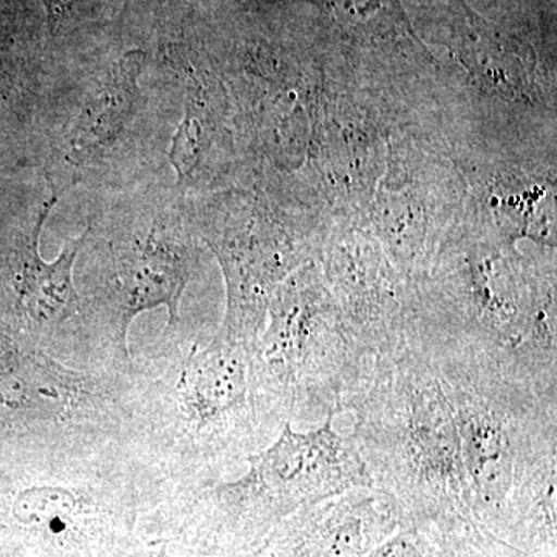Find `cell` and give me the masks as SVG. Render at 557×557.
Listing matches in <instances>:
<instances>
[{
    "instance_id": "cell-8",
    "label": "cell",
    "mask_w": 557,
    "mask_h": 557,
    "mask_svg": "<svg viewBox=\"0 0 557 557\" xmlns=\"http://www.w3.org/2000/svg\"><path fill=\"white\" fill-rule=\"evenodd\" d=\"M226 284V311L219 332L256 347L278 285L313 255L306 234L269 211H228L200 226Z\"/></svg>"
},
{
    "instance_id": "cell-13",
    "label": "cell",
    "mask_w": 557,
    "mask_h": 557,
    "mask_svg": "<svg viewBox=\"0 0 557 557\" xmlns=\"http://www.w3.org/2000/svg\"><path fill=\"white\" fill-rule=\"evenodd\" d=\"M333 13L347 30L358 35H408L413 38L399 0H330Z\"/></svg>"
},
{
    "instance_id": "cell-10",
    "label": "cell",
    "mask_w": 557,
    "mask_h": 557,
    "mask_svg": "<svg viewBox=\"0 0 557 557\" xmlns=\"http://www.w3.org/2000/svg\"><path fill=\"white\" fill-rule=\"evenodd\" d=\"M401 525L397 505L375 486L307 505L269 534L258 557H368Z\"/></svg>"
},
{
    "instance_id": "cell-2",
    "label": "cell",
    "mask_w": 557,
    "mask_h": 557,
    "mask_svg": "<svg viewBox=\"0 0 557 557\" xmlns=\"http://www.w3.org/2000/svg\"><path fill=\"white\" fill-rule=\"evenodd\" d=\"M251 350L219 332L190 336L182 321L131 376L129 437L172 485L225 479L270 442L249 373Z\"/></svg>"
},
{
    "instance_id": "cell-3",
    "label": "cell",
    "mask_w": 557,
    "mask_h": 557,
    "mask_svg": "<svg viewBox=\"0 0 557 557\" xmlns=\"http://www.w3.org/2000/svg\"><path fill=\"white\" fill-rule=\"evenodd\" d=\"M350 438L401 525L474 527L460 438L437 370L413 344L373 358ZM479 530V528H478Z\"/></svg>"
},
{
    "instance_id": "cell-12",
    "label": "cell",
    "mask_w": 557,
    "mask_h": 557,
    "mask_svg": "<svg viewBox=\"0 0 557 557\" xmlns=\"http://www.w3.org/2000/svg\"><path fill=\"white\" fill-rule=\"evenodd\" d=\"M145 62L143 51L123 54L91 90L69 139L67 159L76 166L100 159L129 127L137 113L138 76Z\"/></svg>"
},
{
    "instance_id": "cell-7",
    "label": "cell",
    "mask_w": 557,
    "mask_h": 557,
    "mask_svg": "<svg viewBox=\"0 0 557 557\" xmlns=\"http://www.w3.org/2000/svg\"><path fill=\"white\" fill-rule=\"evenodd\" d=\"M131 376L73 368L0 325V437L90 429L131 438Z\"/></svg>"
},
{
    "instance_id": "cell-1",
    "label": "cell",
    "mask_w": 557,
    "mask_h": 557,
    "mask_svg": "<svg viewBox=\"0 0 557 557\" xmlns=\"http://www.w3.org/2000/svg\"><path fill=\"white\" fill-rule=\"evenodd\" d=\"M448 398L483 533L534 557H557V398L445 351L424 354Z\"/></svg>"
},
{
    "instance_id": "cell-4",
    "label": "cell",
    "mask_w": 557,
    "mask_h": 557,
    "mask_svg": "<svg viewBox=\"0 0 557 557\" xmlns=\"http://www.w3.org/2000/svg\"><path fill=\"white\" fill-rule=\"evenodd\" d=\"M249 359L256 405L270 434L350 412L373 357L359 346L313 265L285 278Z\"/></svg>"
},
{
    "instance_id": "cell-6",
    "label": "cell",
    "mask_w": 557,
    "mask_h": 557,
    "mask_svg": "<svg viewBox=\"0 0 557 557\" xmlns=\"http://www.w3.org/2000/svg\"><path fill=\"white\" fill-rule=\"evenodd\" d=\"M108 276L94 295L83 296L84 324L95 368L132 375V322L166 307L174 327L183 293L199 265L200 247L177 211L149 209L113 223L106 239Z\"/></svg>"
},
{
    "instance_id": "cell-9",
    "label": "cell",
    "mask_w": 557,
    "mask_h": 557,
    "mask_svg": "<svg viewBox=\"0 0 557 557\" xmlns=\"http://www.w3.org/2000/svg\"><path fill=\"white\" fill-rule=\"evenodd\" d=\"M57 201L58 193L53 190L30 225L13 231L3 256L2 287L9 314L5 327L60 361L62 341L69 351L70 344L76 341L81 354L87 355L90 369L95 370L84 324V299L73 282V269L86 248L90 225L79 237L70 239L53 262H46L39 252L40 233Z\"/></svg>"
},
{
    "instance_id": "cell-5",
    "label": "cell",
    "mask_w": 557,
    "mask_h": 557,
    "mask_svg": "<svg viewBox=\"0 0 557 557\" xmlns=\"http://www.w3.org/2000/svg\"><path fill=\"white\" fill-rule=\"evenodd\" d=\"M333 420L327 417L307 432L285 423L270 446L245 460L248 469L240 478L172 486L199 509L201 539L212 553L258 552L298 509L373 486L354 440L343 437Z\"/></svg>"
},
{
    "instance_id": "cell-11",
    "label": "cell",
    "mask_w": 557,
    "mask_h": 557,
    "mask_svg": "<svg viewBox=\"0 0 557 557\" xmlns=\"http://www.w3.org/2000/svg\"><path fill=\"white\" fill-rule=\"evenodd\" d=\"M327 278L341 317L370 357L394 354L408 344L416 299L376 249L338 242L329 252Z\"/></svg>"
}]
</instances>
